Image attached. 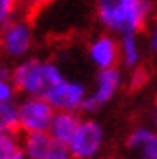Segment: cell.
I'll return each mask as SVG.
<instances>
[{
  "instance_id": "20",
  "label": "cell",
  "mask_w": 157,
  "mask_h": 159,
  "mask_svg": "<svg viewBox=\"0 0 157 159\" xmlns=\"http://www.w3.org/2000/svg\"><path fill=\"white\" fill-rule=\"evenodd\" d=\"M113 159H124V157H113Z\"/></svg>"
},
{
  "instance_id": "12",
  "label": "cell",
  "mask_w": 157,
  "mask_h": 159,
  "mask_svg": "<svg viewBox=\"0 0 157 159\" xmlns=\"http://www.w3.org/2000/svg\"><path fill=\"white\" fill-rule=\"evenodd\" d=\"M0 159H27L23 149V140L16 136L14 130L0 126Z\"/></svg>"
},
{
  "instance_id": "10",
  "label": "cell",
  "mask_w": 157,
  "mask_h": 159,
  "mask_svg": "<svg viewBox=\"0 0 157 159\" xmlns=\"http://www.w3.org/2000/svg\"><path fill=\"white\" fill-rule=\"evenodd\" d=\"M126 146L138 159H157V130L150 126H138L128 134Z\"/></svg>"
},
{
  "instance_id": "6",
  "label": "cell",
  "mask_w": 157,
  "mask_h": 159,
  "mask_svg": "<svg viewBox=\"0 0 157 159\" xmlns=\"http://www.w3.org/2000/svg\"><path fill=\"white\" fill-rule=\"evenodd\" d=\"M0 47L8 58L23 60L33 47V29L25 20H14L0 29Z\"/></svg>"
},
{
  "instance_id": "7",
  "label": "cell",
  "mask_w": 157,
  "mask_h": 159,
  "mask_svg": "<svg viewBox=\"0 0 157 159\" xmlns=\"http://www.w3.org/2000/svg\"><path fill=\"white\" fill-rule=\"evenodd\" d=\"M122 87V74L119 68L111 70H97L95 78H93V85L87 93V103H85V111H97L111 103L119 89Z\"/></svg>"
},
{
  "instance_id": "9",
  "label": "cell",
  "mask_w": 157,
  "mask_h": 159,
  "mask_svg": "<svg viewBox=\"0 0 157 159\" xmlns=\"http://www.w3.org/2000/svg\"><path fill=\"white\" fill-rule=\"evenodd\" d=\"M89 62L97 70H111L116 68L120 62V43L113 33L95 35L87 47Z\"/></svg>"
},
{
  "instance_id": "5",
  "label": "cell",
  "mask_w": 157,
  "mask_h": 159,
  "mask_svg": "<svg viewBox=\"0 0 157 159\" xmlns=\"http://www.w3.org/2000/svg\"><path fill=\"white\" fill-rule=\"evenodd\" d=\"M105 146V130L93 118H82L76 134L68 142L72 159H93Z\"/></svg>"
},
{
  "instance_id": "19",
  "label": "cell",
  "mask_w": 157,
  "mask_h": 159,
  "mask_svg": "<svg viewBox=\"0 0 157 159\" xmlns=\"http://www.w3.org/2000/svg\"><path fill=\"white\" fill-rule=\"evenodd\" d=\"M153 122L157 126V103H155V107H153Z\"/></svg>"
},
{
  "instance_id": "4",
  "label": "cell",
  "mask_w": 157,
  "mask_h": 159,
  "mask_svg": "<svg viewBox=\"0 0 157 159\" xmlns=\"http://www.w3.org/2000/svg\"><path fill=\"white\" fill-rule=\"evenodd\" d=\"M87 93V87L80 80L64 76L56 85H52L47 91L45 99L56 113H78V111H85Z\"/></svg>"
},
{
  "instance_id": "18",
  "label": "cell",
  "mask_w": 157,
  "mask_h": 159,
  "mask_svg": "<svg viewBox=\"0 0 157 159\" xmlns=\"http://www.w3.org/2000/svg\"><path fill=\"white\" fill-rule=\"evenodd\" d=\"M52 0H23V4H25L29 10H37V8H43V6H49Z\"/></svg>"
},
{
  "instance_id": "17",
  "label": "cell",
  "mask_w": 157,
  "mask_h": 159,
  "mask_svg": "<svg viewBox=\"0 0 157 159\" xmlns=\"http://www.w3.org/2000/svg\"><path fill=\"white\" fill-rule=\"evenodd\" d=\"M147 45H150V51L157 52V20H153L150 33H147Z\"/></svg>"
},
{
  "instance_id": "2",
  "label": "cell",
  "mask_w": 157,
  "mask_h": 159,
  "mask_svg": "<svg viewBox=\"0 0 157 159\" xmlns=\"http://www.w3.org/2000/svg\"><path fill=\"white\" fill-rule=\"evenodd\" d=\"M64 78L58 64L43 58H23L12 70V80L18 93L25 97H45L52 85Z\"/></svg>"
},
{
  "instance_id": "15",
  "label": "cell",
  "mask_w": 157,
  "mask_h": 159,
  "mask_svg": "<svg viewBox=\"0 0 157 159\" xmlns=\"http://www.w3.org/2000/svg\"><path fill=\"white\" fill-rule=\"evenodd\" d=\"M16 93V84L12 80V70H6V68H0V103L4 101H14Z\"/></svg>"
},
{
  "instance_id": "1",
  "label": "cell",
  "mask_w": 157,
  "mask_h": 159,
  "mask_svg": "<svg viewBox=\"0 0 157 159\" xmlns=\"http://www.w3.org/2000/svg\"><path fill=\"white\" fill-rule=\"evenodd\" d=\"M153 6L150 0H97L99 23L113 35H138L146 27Z\"/></svg>"
},
{
  "instance_id": "16",
  "label": "cell",
  "mask_w": 157,
  "mask_h": 159,
  "mask_svg": "<svg viewBox=\"0 0 157 159\" xmlns=\"http://www.w3.org/2000/svg\"><path fill=\"white\" fill-rule=\"evenodd\" d=\"M18 8H20V0H0V29L16 20Z\"/></svg>"
},
{
  "instance_id": "13",
  "label": "cell",
  "mask_w": 157,
  "mask_h": 159,
  "mask_svg": "<svg viewBox=\"0 0 157 159\" xmlns=\"http://www.w3.org/2000/svg\"><path fill=\"white\" fill-rule=\"evenodd\" d=\"M120 43V62L126 68L134 70L142 62V43L138 35H124L119 39Z\"/></svg>"
},
{
  "instance_id": "11",
  "label": "cell",
  "mask_w": 157,
  "mask_h": 159,
  "mask_svg": "<svg viewBox=\"0 0 157 159\" xmlns=\"http://www.w3.org/2000/svg\"><path fill=\"white\" fill-rule=\"evenodd\" d=\"M80 122H82V118L76 113H54V118L49 126V134L54 140H58L60 144L68 146V142L76 134Z\"/></svg>"
},
{
  "instance_id": "8",
  "label": "cell",
  "mask_w": 157,
  "mask_h": 159,
  "mask_svg": "<svg viewBox=\"0 0 157 159\" xmlns=\"http://www.w3.org/2000/svg\"><path fill=\"white\" fill-rule=\"evenodd\" d=\"M23 149L27 159H72L66 144H60L49 132L27 134L23 138Z\"/></svg>"
},
{
  "instance_id": "14",
  "label": "cell",
  "mask_w": 157,
  "mask_h": 159,
  "mask_svg": "<svg viewBox=\"0 0 157 159\" xmlns=\"http://www.w3.org/2000/svg\"><path fill=\"white\" fill-rule=\"evenodd\" d=\"M0 126L8 130L18 128V103L14 101L0 103Z\"/></svg>"
},
{
  "instance_id": "3",
  "label": "cell",
  "mask_w": 157,
  "mask_h": 159,
  "mask_svg": "<svg viewBox=\"0 0 157 159\" xmlns=\"http://www.w3.org/2000/svg\"><path fill=\"white\" fill-rule=\"evenodd\" d=\"M54 111L45 97H23L18 103V130L23 134L49 132Z\"/></svg>"
}]
</instances>
